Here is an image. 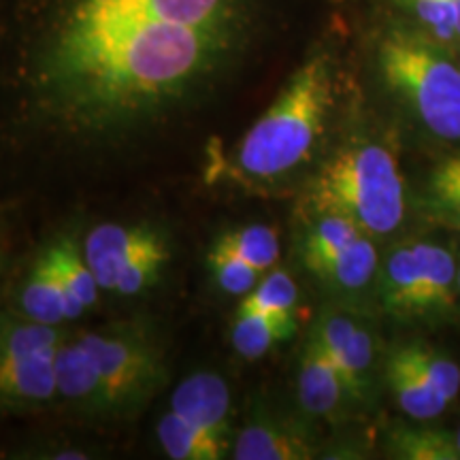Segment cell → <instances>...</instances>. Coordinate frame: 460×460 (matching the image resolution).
Wrapping results in <instances>:
<instances>
[{
	"instance_id": "cell-1",
	"label": "cell",
	"mask_w": 460,
	"mask_h": 460,
	"mask_svg": "<svg viewBox=\"0 0 460 460\" xmlns=\"http://www.w3.org/2000/svg\"><path fill=\"white\" fill-rule=\"evenodd\" d=\"M262 0H41L24 56L37 118L115 141L199 102L254 41Z\"/></svg>"
},
{
	"instance_id": "cell-2",
	"label": "cell",
	"mask_w": 460,
	"mask_h": 460,
	"mask_svg": "<svg viewBox=\"0 0 460 460\" xmlns=\"http://www.w3.org/2000/svg\"><path fill=\"white\" fill-rule=\"evenodd\" d=\"M335 58L315 49L295 68L234 146L230 169L245 186H273L314 156L335 105Z\"/></svg>"
},
{
	"instance_id": "cell-3",
	"label": "cell",
	"mask_w": 460,
	"mask_h": 460,
	"mask_svg": "<svg viewBox=\"0 0 460 460\" xmlns=\"http://www.w3.org/2000/svg\"><path fill=\"white\" fill-rule=\"evenodd\" d=\"M305 200L314 216H343L369 237H386L405 217L399 160L393 149L376 141L339 149L315 172Z\"/></svg>"
},
{
	"instance_id": "cell-4",
	"label": "cell",
	"mask_w": 460,
	"mask_h": 460,
	"mask_svg": "<svg viewBox=\"0 0 460 460\" xmlns=\"http://www.w3.org/2000/svg\"><path fill=\"white\" fill-rule=\"evenodd\" d=\"M376 66L396 101L441 139H460V62L429 34L394 24L379 34Z\"/></svg>"
},
{
	"instance_id": "cell-5",
	"label": "cell",
	"mask_w": 460,
	"mask_h": 460,
	"mask_svg": "<svg viewBox=\"0 0 460 460\" xmlns=\"http://www.w3.org/2000/svg\"><path fill=\"white\" fill-rule=\"evenodd\" d=\"M73 337L99 384V418H132L169 382L164 341L147 320L109 322Z\"/></svg>"
},
{
	"instance_id": "cell-6",
	"label": "cell",
	"mask_w": 460,
	"mask_h": 460,
	"mask_svg": "<svg viewBox=\"0 0 460 460\" xmlns=\"http://www.w3.org/2000/svg\"><path fill=\"white\" fill-rule=\"evenodd\" d=\"M66 335L9 305L0 307V418L26 416L58 402L56 358Z\"/></svg>"
},
{
	"instance_id": "cell-7",
	"label": "cell",
	"mask_w": 460,
	"mask_h": 460,
	"mask_svg": "<svg viewBox=\"0 0 460 460\" xmlns=\"http://www.w3.org/2000/svg\"><path fill=\"white\" fill-rule=\"evenodd\" d=\"M233 394L216 371H197L172 390L156 439L172 460H220L233 452Z\"/></svg>"
},
{
	"instance_id": "cell-8",
	"label": "cell",
	"mask_w": 460,
	"mask_h": 460,
	"mask_svg": "<svg viewBox=\"0 0 460 460\" xmlns=\"http://www.w3.org/2000/svg\"><path fill=\"white\" fill-rule=\"evenodd\" d=\"M312 337L331 356L354 402L369 399L376 373V337L352 315L329 309L315 320Z\"/></svg>"
},
{
	"instance_id": "cell-9",
	"label": "cell",
	"mask_w": 460,
	"mask_h": 460,
	"mask_svg": "<svg viewBox=\"0 0 460 460\" xmlns=\"http://www.w3.org/2000/svg\"><path fill=\"white\" fill-rule=\"evenodd\" d=\"M318 447L312 430L292 418H279L267 407H256L233 437L237 460H307Z\"/></svg>"
},
{
	"instance_id": "cell-10",
	"label": "cell",
	"mask_w": 460,
	"mask_h": 460,
	"mask_svg": "<svg viewBox=\"0 0 460 460\" xmlns=\"http://www.w3.org/2000/svg\"><path fill=\"white\" fill-rule=\"evenodd\" d=\"M166 234L147 222L122 224V222H102L88 230L84 237L82 250L88 267L99 281L101 290L109 292L115 275L126 262L143 252L164 243Z\"/></svg>"
},
{
	"instance_id": "cell-11",
	"label": "cell",
	"mask_w": 460,
	"mask_h": 460,
	"mask_svg": "<svg viewBox=\"0 0 460 460\" xmlns=\"http://www.w3.org/2000/svg\"><path fill=\"white\" fill-rule=\"evenodd\" d=\"M296 396L301 410L312 418H335L345 405L354 402L335 362L312 335L298 360Z\"/></svg>"
},
{
	"instance_id": "cell-12",
	"label": "cell",
	"mask_w": 460,
	"mask_h": 460,
	"mask_svg": "<svg viewBox=\"0 0 460 460\" xmlns=\"http://www.w3.org/2000/svg\"><path fill=\"white\" fill-rule=\"evenodd\" d=\"M41 252L48 258L58 284H60L68 322L82 318L90 307L99 303L102 290L88 262H85L79 241L73 234H58Z\"/></svg>"
},
{
	"instance_id": "cell-13",
	"label": "cell",
	"mask_w": 460,
	"mask_h": 460,
	"mask_svg": "<svg viewBox=\"0 0 460 460\" xmlns=\"http://www.w3.org/2000/svg\"><path fill=\"white\" fill-rule=\"evenodd\" d=\"M420 262V320L446 318L458 305V262L435 241H413Z\"/></svg>"
},
{
	"instance_id": "cell-14",
	"label": "cell",
	"mask_w": 460,
	"mask_h": 460,
	"mask_svg": "<svg viewBox=\"0 0 460 460\" xmlns=\"http://www.w3.org/2000/svg\"><path fill=\"white\" fill-rule=\"evenodd\" d=\"M376 281L384 312L399 320H420V262L413 241L394 247L379 262Z\"/></svg>"
},
{
	"instance_id": "cell-15",
	"label": "cell",
	"mask_w": 460,
	"mask_h": 460,
	"mask_svg": "<svg viewBox=\"0 0 460 460\" xmlns=\"http://www.w3.org/2000/svg\"><path fill=\"white\" fill-rule=\"evenodd\" d=\"M9 307L20 312L26 318L41 324L62 326L68 322V312L60 284L51 271L48 258L43 252L34 256L28 269L11 292Z\"/></svg>"
},
{
	"instance_id": "cell-16",
	"label": "cell",
	"mask_w": 460,
	"mask_h": 460,
	"mask_svg": "<svg viewBox=\"0 0 460 460\" xmlns=\"http://www.w3.org/2000/svg\"><path fill=\"white\" fill-rule=\"evenodd\" d=\"M307 269L331 290L341 295H358L377 279L379 256L373 237L360 234L332 256L307 264Z\"/></svg>"
},
{
	"instance_id": "cell-17",
	"label": "cell",
	"mask_w": 460,
	"mask_h": 460,
	"mask_svg": "<svg viewBox=\"0 0 460 460\" xmlns=\"http://www.w3.org/2000/svg\"><path fill=\"white\" fill-rule=\"evenodd\" d=\"M298 329L296 314H258L237 312L230 326V343L245 360H258L275 345L286 341Z\"/></svg>"
},
{
	"instance_id": "cell-18",
	"label": "cell",
	"mask_w": 460,
	"mask_h": 460,
	"mask_svg": "<svg viewBox=\"0 0 460 460\" xmlns=\"http://www.w3.org/2000/svg\"><path fill=\"white\" fill-rule=\"evenodd\" d=\"M386 384L393 390L401 411L416 422L439 418L450 407V402L435 393L410 362L402 358L399 349H394L386 362Z\"/></svg>"
},
{
	"instance_id": "cell-19",
	"label": "cell",
	"mask_w": 460,
	"mask_h": 460,
	"mask_svg": "<svg viewBox=\"0 0 460 460\" xmlns=\"http://www.w3.org/2000/svg\"><path fill=\"white\" fill-rule=\"evenodd\" d=\"M211 247L239 256L241 261L250 262L262 273L278 267L281 254L278 230L269 224H243V226L230 228L217 234Z\"/></svg>"
},
{
	"instance_id": "cell-20",
	"label": "cell",
	"mask_w": 460,
	"mask_h": 460,
	"mask_svg": "<svg viewBox=\"0 0 460 460\" xmlns=\"http://www.w3.org/2000/svg\"><path fill=\"white\" fill-rule=\"evenodd\" d=\"M388 454L405 460H460L456 435L433 427H399L388 435Z\"/></svg>"
},
{
	"instance_id": "cell-21",
	"label": "cell",
	"mask_w": 460,
	"mask_h": 460,
	"mask_svg": "<svg viewBox=\"0 0 460 460\" xmlns=\"http://www.w3.org/2000/svg\"><path fill=\"white\" fill-rule=\"evenodd\" d=\"M396 9L441 45L460 43V0H393Z\"/></svg>"
},
{
	"instance_id": "cell-22",
	"label": "cell",
	"mask_w": 460,
	"mask_h": 460,
	"mask_svg": "<svg viewBox=\"0 0 460 460\" xmlns=\"http://www.w3.org/2000/svg\"><path fill=\"white\" fill-rule=\"evenodd\" d=\"M410 365L422 376L424 382L429 384L435 393H439L450 402L458 399L460 394V367L450 356L435 349L433 345L422 341L402 343L396 348Z\"/></svg>"
},
{
	"instance_id": "cell-23",
	"label": "cell",
	"mask_w": 460,
	"mask_h": 460,
	"mask_svg": "<svg viewBox=\"0 0 460 460\" xmlns=\"http://www.w3.org/2000/svg\"><path fill=\"white\" fill-rule=\"evenodd\" d=\"M298 286L290 273L281 269H271L258 281L250 295L241 298L237 312H258V314H296Z\"/></svg>"
},
{
	"instance_id": "cell-24",
	"label": "cell",
	"mask_w": 460,
	"mask_h": 460,
	"mask_svg": "<svg viewBox=\"0 0 460 460\" xmlns=\"http://www.w3.org/2000/svg\"><path fill=\"white\" fill-rule=\"evenodd\" d=\"M171 262V243L164 241L152 250L143 252V254L135 256L119 269L115 275L109 295L118 296H137L152 288L163 275L164 267Z\"/></svg>"
},
{
	"instance_id": "cell-25",
	"label": "cell",
	"mask_w": 460,
	"mask_h": 460,
	"mask_svg": "<svg viewBox=\"0 0 460 460\" xmlns=\"http://www.w3.org/2000/svg\"><path fill=\"white\" fill-rule=\"evenodd\" d=\"M207 267H209L211 278H214L216 286L220 288L224 295L237 298L250 295L264 275L256 267H252L250 262L241 261L239 256L216 250V247H211L209 254H207Z\"/></svg>"
},
{
	"instance_id": "cell-26",
	"label": "cell",
	"mask_w": 460,
	"mask_h": 460,
	"mask_svg": "<svg viewBox=\"0 0 460 460\" xmlns=\"http://www.w3.org/2000/svg\"><path fill=\"white\" fill-rule=\"evenodd\" d=\"M427 207L435 222L460 230V181L437 171L430 172Z\"/></svg>"
},
{
	"instance_id": "cell-27",
	"label": "cell",
	"mask_w": 460,
	"mask_h": 460,
	"mask_svg": "<svg viewBox=\"0 0 460 460\" xmlns=\"http://www.w3.org/2000/svg\"><path fill=\"white\" fill-rule=\"evenodd\" d=\"M9 256H11V241H9V230L4 224V217L0 214V281L7 275L9 269Z\"/></svg>"
},
{
	"instance_id": "cell-28",
	"label": "cell",
	"mask_w": 460,
	"mask_h": 460,
	"mask_svg": "<svg viewBox=\"0 0 460 460\" xmlns=\"http://www.w3.org/2000/svg\"><path fill=\"white\" fill-rule=\"evenodd\" d=\"M435 171L441 172V175L450 177V180L460 181V154H454V156L441 160V163L435 166Z\"/></svg>"
},
{
	"instance_id": "cell-29",
	"label": "cell",
	"mask_w": 460,
	"mask_h": 460,
	"mask_svg": "<svg viewBox=\"0 0 460 460\" xmlns=\"http://www.w3.org/2000/svg\"><path fill=\"white\" fill-rule=\"evenodd\" d=\"M458 296H460V264H458Z\"/></svg>"
},
{
	"instance_id": "cell-30",
	"label": "cell",
	"mask_w": 460,
	"mask_h": 460,
	"mask_svg": "<svg viewBox=\"0 0 460 460\" xmlns=\"http://www.w3.org/2000/svg\"><path fill=\"white\" fill-rule=\"evenodd\" d=\"M456 444H458V450H460V429H458V433H456Z\"/></svg>"
}]
</instances>
